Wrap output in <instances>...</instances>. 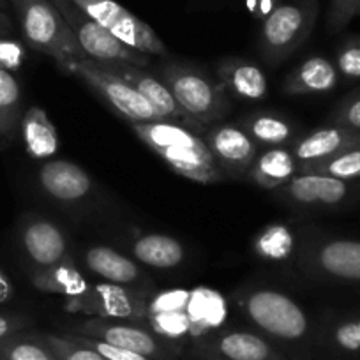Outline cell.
<instances>
[{
  "mask_svg": "<svg viewBox=\"0 0 360 360\" xmlns=\"http://www.w3.org/2000/svg\"><path fill=\"white\" fill-rule=\"evenodd\" d=\"M9 6H11V0H0V36H9L13 32Z\"/></svg>",
  "mask_w": 360,
  "mask_h": 360,
  "instance_id": "cell-40",
  "label": "cell"
},
{
  "mask_svg": "<svg viewBox=\"0 0 360 360\" xmlns=\"http://www.w3.org/2000/svg\"><path fill=\"white\" fill-rule=\"evenodd\" d=\"M37 182L48 198L65 205L83 202L94 191V180L86 169L68 159L44 162L37 172Z\"/></svg>",
  "mask_w": 360,
  "mask_h": 360,
  "instance_id": "cell-18",
  "label": "cell"
},
{
  "mask_svg": "<svg viewBox=\"0 0 360 360\" xmlns=\"http://www.w3.org/2000/svg\"><path fill=\"white\" fill-rule=\"evenodd\" d=\"M69 334L89 335L115 345L119 348L143 355L150 360H176L182 355V346L155 334L147 325L136 321L82 318L65 325Z\"/></svg>",
  "mask_w": 360,
  "mask_h": 360,
  "instance_id": "cell-10",
  "label": "cell"
},
{
  "mask_svg": "<svg viewBox=\"0 0 360 360\" xmlns=\"http://www.w3.org/2000/svg\"><path fill=\"white\" fill-rule=\"evenodd\" d=\"M299 265L314 281L360 286L359 238L311 235L300 242Z\"/></svg>",
  "mask_w": 360,
  "mask_h": 360,
  "instance_id": "cell-6",
  "label": "cell"
},
{
  "mask_svg": "<svg viewBox=\"0 0 360 360\" xmlns=\"http://www.w3.org/2000/svg\"><path fill=\"white\" fill-rule=\"evenodd\" d=\"M335 68L345 79H360V36H349L335 51Z\"/></svg>",
  "mask_w": 360,
  "mask_h": 360,
  "instance_id": "cell-34",
  "label": "cell"
},
{
  "mask_svg": "<svg viewBox=\"0 0 360 360\" xmlns=\"http://www.w3.org/2000/svg\"><path fill=\"white\" fill-rule=\"evenodd\" d=\"M58 68L85 83L99 99H103L113 112L119 113L129 124L161 120L147 99L120 76L110 71L103 62L92 58H76L64 62Z\"/></svg>",
  "mask_w": 360,
  "mask_h": 360,
  "instance_id": "cell-8",
  "label": "cell"
},
{
  "mask_svg": "<svg viewBox=\"0 0 360 360\" xmlns=\"http://www.w3.org/2000/svg\"><path fill=\"white\" fill-rule=\"evenodd\" d=\"M200 356H217L224 360H286L278 346L255 330H219L205 335L196 345Z\"/></svg>",
  "mask_w": 360,
  "mask_h": 360,
  "instance_id": "cell-16",
  "label": "cell"
},
{
  "mask_svg": "<svg viewBox=\"0 0 360 360\" xmlns=\"http://www.w3.org/2000/svg\"><path fill=\"white\" fill-rule=\"evenodd\" d=\"M216 72L230 98L240 101H259L269 94L266 75L255 62L226 57L217 62Z\"/></svg>",
  "mask_w": 360,
  "mask_h": 360,
  "instance_id": "cell-22",
  "label": "cell"
},
{
  "mask_svg": "<svg viewBox=\"0 0 360 360\" xmlns=\"http://www.w3.org/2000/svg\"><path fill=\"white\" fill-rule=\"evenodd\" d=\"M69 334V332H68ZM72 339H76L78 342L82 345L89 346L92 348L94 352H98L99 355L105 356L106 360H150L143 355H138V353L129 352V349H124L119 348L115 345H110V342L101 341V339H96V338H89V335H79V334H69Z\"/></svg>",
  "mask_w": 360,
  "mask_h": 360,
  "instance_id": "cell-37",
  "label": "cell"
},
{
  "mask_svg": "<svg viewBox=\"0 0 360 360\" xmlns=\"http://www.w3.org/2000/svg\"><path fill=\"white\" fill-rule=\"evenodd\" d=\"M89 18L127 46L150 57H166L168 48L154 29L115 0H72Z\"/></svg>",
  "mask_w": 360,
  "mask_h": 360,
  "instance_id": "cell-13",
  "label": "cell"
},
{
  "mask_svg": "<svg viewBox=\"0 0 360 360\" xmlns=\"http://www.w3.org/2000/svg\"><path fill=\"white\" fill-rule=\"evenodd\" d=\"M318 0H286L262 20L258 50L269 68H278L304 46L316 27Z\"/></svg>",
  "mask_w": 360,
  "mask_h": 360,
  "instance_id": "cell-4",
  "label": "cell"
},
{
  "mask_svg": "<svg viewBox=\"0 0 360 360\" xmlns=\"http://www.w3.org/2000/svg\"><path fill=\"white\" fill-rule=\"evenodd\" d=\"M292 233L283 226H270L256 240V249L265 258H285L292 251Z\"/></svg>",
  "mask_w": 360,
  "mask_h": 360,
  "instance_id": "cell-33",
  "label": "cell"
},
{
  "mask_svg": "<svg viewBox=\"0 0 360 360\" xmlns=\"http://www.w3.org/2000/svg\"><path fill=\"white\" fill-rule=\"evenodd\" d=\"M216 297L210 290H169L150 295L147 311V327L161 338L176 342L182 334H200L209 328V300Z\"/></svg>",
  "mask_w": 360,
  "mask_h": 360,
  "instance_id": "cell-7",
  "label": "cell"
},
{
  "mask_svg": "<svg viewBox=\"0 0 360 360\" xmlns=\"http://www.w3.org/2000/svg\"><path fill=\"white\" fill-rule=\"evenodd\" d=\"M134 259L150 269H176L186 258V248L175 237L166 233H141L131 242Z\"/></svg>",
  "mask_w": 360,
  "mask_h": 360,
  "instance_id": "cell-26",
  "label": "cell"
},
{
  "mask_svg": "<svg viewBox=\"0 0 360 360\" xmlns=\"http://www.w3.org/2000/svg\"><path fill=\"white\" fill-rule=\"evenodd\" d=\"M242 313L270 341L307 345L314 339L313 323L295 299L272 288H252L238 299Z\"/></svg>",
  "mask_w": 360,
  "mask_h": 360,
  "instance_id": "cell-3",
  "label": "cell"
},
{
  "mask_svg": "<svg viewBox=\"0 0 360 360\" xmlns=\"http://www.w3.org/2000/svg\"><path fill=\"white\" fill-rule=\"evenodd\" d=\"M23 145L32 159H50L58 150V133L55 124L39 106H32L23 113L20 124Z\"/></svg>",
  "mask_w": 360,
  "mask_h": 360,
  "instance_id": "cell-28",
  "label": "cell"
},
{
  "mask_svg": "<svg viewBox=\"0 0 360 360\" xmlns=\"http://www.w3.org/2000/svg\"><path fill=\"white\" fill-rule=\"evenodd\" d=\"M328 122L360 131V85L332 110Z\"/></svg>",
  "mask_w": 360,
  "mask_h": 360,
  "instance_id": "cell-35",
  "label": "cell"
},
{
  "mask_svg": "<svg viewBox=\"0 0 360 360\" xmlns=\"http://www.w3.org/2000/svg\"><path fill=\"white\" fill-rule=\"evenodd\" d=\"M22 119V86L13 72L0 69V148L15 141Z\"/></svg>",
  "mask_w": 360,
  "mask_h": 360,
  "instance_id": "cell-29",
  "label": "cell"
},
{
  "mask_svg": "<svg viewBox=\"0 0 360 360\" xmlns=\"http://www.w3.org/2000/svg\"><path fill=\"white\" fill-rule=\"evenodd\" d=\"M129 127L176 175L202 186L219 184L224 180L203 134L172 120L131 122Z\"/></svg>",
  "mask_w": 360,
  "mask_h": 360,
  "instance_id": "cell-1",
  "label": "cell"
},
{
  "mask_svg": "<svg viewBox=\"0 0 360 360\" xmlns=\"http://www.w3.org/2000/svg\"><path fill=\"white\" fill-rule=\"evenodd\" d=\"M15 297V286L4 270L0 269V304H6Z\"/></svg>",
  "mask_w": 360,
  "mask_h": 360,
  "instance_id": "cell-41",
  "label": "cell"
},
{
  "mask_svg": "<svg viewBox=\"0 0 360 360\" xmlns=\"http://www.w3.org/2000/svg\"><path fill=\"white\" fill-rule=\"evenodd\" d=\"M299 175V162L290 147L262 148L249 169L248 180L266 191H276Z\"/></svg>",
  "mask_w": 360,
  "mask_h": 360,
  "instance_id": "cell-24",
  "label": "cell"
},
{
  "mask_svg": "<svg viewBox=\"0 0 360 360\" xmlns=\"http://www.w3.org/2000/svg\"><path fill=\"white\" fill-rule=\"evenodd\" d=\"M30 283L37 292L48 293V295H60L64 299L82 295L92 285L76 265L71 255L51 266L34 269L30 274Z\"/></svg>",
  "mask_w": 360,
  "mask_h": 360,
  "instance_id": "cell-25",
  "label": "cell"
},
{
  "mask_svg": "<svg viewBox=\"0 0 360 360\" xmlns=\"http://www.w3.org/2000/svg\"><path fill=\"white\" fill-rule=\"evenodd\" d=\"M51 2L71 27L86 58L98 62H127L140 68L150 64V55L141 53L117 39L105 27L89 18L72 0H51Z\"/></svg>",
  "mask_w": 360,
  "mask_h": 360,
  "instance_id": "cell-11",
  "label": "cell"
},
{
  "mask_svg": "<svg viewBox=\"0 0 360 360\" xmlns=\"http://www.w3.org/2000/svg\"><path fill=\"white\" fill-rule=\"evenodd\" d=\"M25 62V48L9 36H0V69L18 71Z\"/></svg>",
  "mask_w": 360,
  "mask_h": 360,
  "instance_id": "cell-38",
  "label": "cell"
},
{
  "mask_svg": "<svg viewBox=\"0 0 360 360\" xmlns=\"http://www.w3.org/2000/svg\"><path fill=\"white\" fill-rule=\"evenodd\" d=\"M20 245L34 269H44L68 258L69 242L58 224L46 217L30 216L20 226Z\"/></svg>",
  "mask_w": 360,
  "mask_h": 360,
  "instance_id": "cell-17",
  "label": "cell"
},
{
  "mask_svg": "<svg viewBox=\"0 0 360 360\" xmlns=\"http://www.w3.org/2000/svg\"><path fill=\"white\" fill-rule=\"evenodd\" d=\"M193 360H224V359H217V356H200V359H193Z\"/></svg>",
  "mask_w": 360,
  "mask_h": 360,
  "instance_id": "cell-42",
  "label": "cell"
},
{
  "mask_svg": "<svg viewBox=\"0 0 360 360\" xmlns=\"http://www.w3.org/2000/svg\"><path fill=\"white\" fill-rule=\"evenodd\" d=\"M356 16H360V9H359V15H356Z\"/></svg>",
  "mask_w": 360,
  "mask_h": 360,
  "instance_id": "cell-43",
  "label": "cell"
},
{
  "mask_svg": "<svg viewBox=\"0 0 360 360\" xmlns=\"http://www.w3.org/2000/svg\"><path fill=\"white\" fill-rule=\"evenodd\" d=\"M240 127L262 148L290 147L297 140V127L290 119L276 112H256L240 120Z\"/></svg>",
  "mask_w": 360,
  "mask_h": 360,
  "instance_id": "cell-27",
  "label": "cell"
},
{
  "mask_svg": "<svg viewBox=\"0 0 360 360\" xmlns=\"http://www.w3.org/2000/svg\"><path fill=\"white\" fill-rule=\"evenodd\" d=\"M106 68L117 76L129 83L134 90H138L148 105L154 108L158 117L161 120H172V122L182 124V126L189 127V129L196 131L198 134H205L207 129H203L196 120H193L188 113L182 110V106L175 101L168 86L158 78V76L150 75L145 71L143 68L134 64H127V62H103Z\"/></svg>",
  "mask_w": 360,
  "mask_h": 360,
  "instance_id": "cell-15",
  "label": "cell"
},
{
  "mask_svg": "<svg viewBox=\"0 0 360 360\" xmlns=\"http://www.w3.org/2000/svg\"><path fill=\"white\" fill-rule=\"evenodd\" d=\"M150 286H124L113 283H92L85 293L64 299V309L71 314L101 320L136 321L147 325Z\"/></svg>",
  "mask_w": 360,
  "mask_h": 360,
  "instance_id": "cell-9",
  "label": "cell"
},
{
  "mask_svg": "<svg viewBox=\"0 0 360 360\" xmlns=\"http://www.w3.org/2000/svg\"><path fill=\"white\" fill-rule=\"evenodd\" d=\"M360 9V0H330L327 13V29L330 34L341 32Z\"/></svg>",
  "mask_w": 360,
  "mask_h": 360,
  "instance_id": "cell-36",
  "label": "cell"
},
{
  "mask_svg": "<svg viewBox=\"0 0 360 360\" xmlns=\"http://www.w3.org/2000/svg\"><path fill=\"white\" fill-rule=\"evenodd\" d=\"M359 143L360 131L328 124V126L309 131L302 136H297L290 148H292L300 168V166L314 165V162L332 158V155Z\"/></svg>",
  "mask_w": 360,
  "mask_h": 360,
  "instance_id": "cell-19",
  "label": "cell"
},
{
  "mask_svg": "<svg viewBox=\"0 0 360 360\" xmlns=\"http://www.w3.org/2000/svg\"><path fill=\"white\" fill-rule=\"evenodd\" d=\"M158 78L203 129L223 122L231 112V98L223 83L196 65L179 60L165 62L158 68Z\"/></svg>",
  "mask_w": 360,
  "mask_h": 360,
  "instance_id": "cell-2",
  "label": "cell"
},
{
  "mask_svg": "<svg viewBox=\"0 0 360 360\" xmlns=\"http://www.w3.org/2000/svg\"><path fill=\"white\" fill-rule=\"evenodd\" d=\"M23 39L36 51L57 62L86 58L71 27L51 0H11Z\"/></svg>",
  "mask_w": 360,
  "mask_h": 360,
  "instance_id": "cell-5",
  "label": "cell"
},
{
  "mask_svg": "<svg viewBox=\"0 0 360 360\" xmlns=\"http://www.w3.org/2000/svg\"><path fill=\"white\" fill-rule=\"evenodd\" d=\"M314 342L325 360H360V313L327 318Z\"/></svg>",
  "mask_w": 360,
  "mask_h": 360,
  "instance_id": "cell-20",
  "label": "cell"
},
{
  "mask_svg": "<svg viewBox=\"0 0 360 360\" xmlns=\"http://www.w3.org/2000/svg\"><path fill=\"white\" fill-rule=\"evenodd\" d=\"M203 140L212 152L214 161L224 180L248 179L259 147L242 129L240 124H216L205 131Z\"/></svg>",
  "mask_w": 360,
  "mask_h": 360,
  "instance_id": "cell-14",
  "label": "cell"
},
{
  "mask_svg": "<svg viewBox=\"0 0 360 360\" xmlns=\"http://www.w3.org/2000/svg\"><path fill=\"white\" fill-rule=\"evenodd\" d=\"M279 202L300 210H339L360 198V182H346L318 173H299L276 189Z\"/></svg>",
  "mask_w": 360,
  "mask_h": 360,
  "instance_id": "cell-12",
  "label": "cell"
},
{
  "mask_svg": "<svg viewBox=\"0 0 360 360\" xmlns=\"http://www.w3.org/2000/svg\"><path fill=\"white\" fill-rule=\"evenodd\" d=\"M299 173H318L346 182H360V143L320 162L300 166Z\"/></svg>",
  "mask_w": 360,
  "mask_h": 360,
  "instance_id": "cell-31",
  "label": "cell"
},
{
  "mask_svg": "<svg viewBox=\"0 0 360 360\" xmlns=\"http://www.w3.org/2000/svg\"><path fill=\"white\" fill-rule=\"evenodd\" d=\"M83 263L105 283L124 286H150L148 276L136 259L122 255L110 245H90L83 252Z\"/></svg>",
  "mask_w": 360,
  "mask_h": 360,
  "instance_id": "cell-21",
  "label": "cell"
},
{
  "mask_svg": "<svg viewBox=\"0 0 360 360\" xmlns=\"http://www.w3.org/2000/svg\"><path fill=\"white\" fill-rule=\"evenodd\" d=\"M43 335L58 360H106L98 352L72 339L68 332L65 334H51V332H48V334Z\"/></svg>",
  "mask_w": 360,
  "mask_h": 360,
  "instance_id": "cell-32",
  "label": "cell"
},
{
  "mask_svg": "<svg viewBox=\"0 0 360 360\" xmlns=\"http://www.w3.org/2000/svg\"><path fill=\"white\" fill-rule=\"evenodd\" d=\"M0 360H58L43 334L16 332L0 341Z\"/></svg>",
  "mask_w": 360,
  "mask_h": 360,
  "instance_id": "cell-30",
  "label": "cell"
},
{
  "mask_svg": "<svg viewBox=\"0 0 360 360\" xmlns=\"http://www.w3.org/2000/svg\"><path fill=\"white\" fill-rule=\"evenodd\" d=\"M32 325V318L22 313H0V341Z\"/></svg>",
  "mask_w": 360,
  "mask_h": 360,
  "instance_id": "cell-39",
  "label": "cell"
},
{
  "mask_svg": "<svg viewBox=\"0 0 360 360\" xmlns=\"http://www.w3.org/2000/svg\"><path fill=\"white\" fill-rule=\"evenodd\" d=\"M339 79L341 76L330 58L313 55L286 75L283 90L288 96L327 94L339 85Z\"/></svg>",
  "mask_w": 360,
  "mask_h": 360,
  "instance_id": "cell-23",
  "label": "cell"
}]
</instances>
